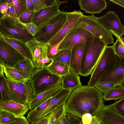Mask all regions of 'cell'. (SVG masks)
Instances as JSON below:
<instances>
[{"label": "cell", "instance_id": "484cf974", "mask_svg": "<svg viewBox=\"0 0 124 124\" xmlns=\"http://www.w3.org/2000/svg\"><path fill=\"white\" fill-rule=\"evenodd\" d=\"M67 112L65 104L58 107L47 115L48 118L49 124H58Z\"/></svg>", "mask_w": 124, "mask_h": 124}, {"label": "cell", "instance_id": "60d3db41", "mask_svg": "<svg viewBox=\"0 0 124 124\" xmlns=\"http://www.w3.org/2000/svg\"><path fill=\"white\" fill-rule=\"evenodd\" d=\"M0 17L18 19L14 5L11 0H8V8L6 15L4 16Z\"/></svg>", "mask_w": 124, "mask_h": 124}, {"label": "cell", "instance_id": "9c48e42d", "mask_svg": "<svg viewBox=\"0 0 124 124\" xmlns=\"http://www.w3.org/2000/svg\"><path fill=\"white\" fill-rule=\"evenodd\" d=\"M94 36L89 31L81 28L72 29L61 42L59 50L60 51L66 49L71 50L78 44L91 42Z\"/></svg>", "mask_w": 124, "mask_h": 124}, {"label": "cell", "instance_id": "7c38bea8", "mask_svg": "<svg viewBox=\"0 0 124 124\" xmlns=\"http://www.w3.org/2000/svg\"><path fill=\"white\" fill-rule=\"evenodd\" d=\"M83 14L79 10L67 12L66 22L59 32L48 42L49 44L51 46H53L62 41L72 29Z\"/></svg>", "mask_w": 124, "mask_h": 124}, {"label": "cell", "instance_id": "836d02e7", "mask_svg": "<svg viewBox=\"0 0 124 124\" xmlns=\"http://www.w3.org/2000/svg\"><path fill=\"white\" fill-rule=\"evenodd\" d=\"M36 12L34 10L32 11L27 9L18 18L19 20L22 23L27 24L32 22L34 16Z\"/></svg>", "mask_w": 124, "mask_h": 124}, {"label": "cell", "instance_id": "7dc6e473", "mask_svg": "<svg viewBox=\"0 0 124 124\" xmlns=\"http://www.w3.org/2000/svg\"><path fill=\"white\" fill-rule=\"evenodd\" d=\"M33 124H49L48 116L47 115L42 117Z\"/></svg>", "mask_w": 124, "mask_h": 124}, {"label": "cell", "instance_id": "2e32d148", "mask_svg": "<svg viewBox=\"0 0 124 124\" xmlns=\"http://www.w3.org/2000/svg\"><path fill=\"white\" fill-rule=\"evenodd\" d=\"M86 46V42L80 43L74 46L71 50L70 68L73 74L80 75Z\"/></svg>", "mask_w": 124, "mask_h": 124}, {"label": "cell", "instance_id": "b9f144b4", "mask_svg": "<svg viewBox=\"0 0 124 124\" xmlns=\"http://www.w3.org/2000/svg\"><path fill=\"white\" fill-rule=\"evenodd\" d=\"M53 97L48 99L35 108L31 110L27 113L28 114L33 113L39 112L43 110L49 104Z\"/></svg>", "mask_w": 124, "mask_h": 124}, {"label": "cell", "instance_id": "9f6ffc18", "mask_svg": "<svg viewBox=\"0 0 124 124\" xmlns=\"http://www.w3.org/2000/svg\"></svg>", "mask_w": 124, "mask_h": 124}, {"label": "cell", "instance_id": "6da1fadb", "mask_svg": "<svg viewBox=\"0 0 124 124\" xmlns=\"http://www.w3.org/2000/svg\"><path fill=\"white\" fill-rule=\"evenodd\" d=\"M102 93L95 86H82L73 90L65 104L67 111L81 119L88 113L97 116L104 104Z\"/></svg>", "mask_w": 124, "mask_h": 124}, {"label": "cell", "instance_id": "8fae6325", "mask_svg": "<svg viewBox=\"0 0 124 124\" xmlns=\"http://www.w3.org/2000/svg\"><path fill=\"white\" fill-rule=\"evenodd\" d=\"M58 0L40 11L36 13L32 22L38 27V32L45 27L61 12L59 7L62 3Z\"/></svg>", "mask_w": 124, "mask_h": 124}, {"label": "cell", "instance_id": "277c9868", "mask_svg": "<svg viewBox=\"0 0 124 124\" xmlns=\"http://www.w3.org/2000/svg\"><path fill=\"white\" fill-rule=\"evenodd\" d=\"M0 35L25 42L34 39L18 19L10 18L0 17Z\"/></svg>", "mask_w": 124, "mask_h": 124}, {"label": "cell", "instance_id": "d6a6232c", "mask_svg": "<svg viewBox=\"0 0 124 124\" xmlns=\"http://www.w3.org/2000/svg\"><path fill=\"white\" fill-rule=\"evenodd\" d=\"M14 6L18 18L27 9L26 0H11Z\"/></svg>", "mask_w": 124, "mask_h": 124}, {"label": "cell", "instance_id": "d6986e66", "mask_svg": "<svg viewBox=\"0 0 124 124\" xmlns=\"http://www.w3.org/2000/svg\"><path fill=\"white\" fill-rule=\"evenodd\" d=\"M78 2L81 9L92 15L101 13L107 5L105 0H79Z\"/></svg>", "mask_w": 124, "mask_h": 124}, {"label": "cell", "instance_id": "e0dca14e", "mask_svg": "<svg viewBox=\"0 0 124 124\" xmlns=\"http://www.w3.org/2000/svg\"><path fill=\"white\" fill-rule=\"evenodd\" d=\"M62 89L61 80L54 86L38 94L35 95L29 101L28 106L30 110L34 109L48 99L56 95Z\"/></svg>", "mask_w": 124, "mask_h": 124}, {"label": "cell", "instance_id": "4316f807", "mask_svg": "<svg viewBox=\"0 0 124 124\" xmlns=\"http://www.w3.org/2000/svg\"><path fill=\"white\" fill-rule=\"evenodd\" d=\"M3 68L5 76L8 79L13 81L23 82L26 79L21 76L13 67L0 63Z\"/></svg>", "mask_w": 124, "mask_h": 124}, {"label": "cell", "instance_id": "11a10c76", "mask_svg": "<svg viewBox=\"0 0 124 124\" xmlns=\"http://www.w3.org/2000/svg\"><path fill=\"white\" fill-rule=\"evenodd\" d=\"M80 124H82V122Z\"/></svg>", "mask_w": 124, "mask_h": 124}, {"label": "cell", "instance_id": "603a6c76", "mask_svg": "<svg viewBox=\"0 0 124 124\" xmlns=\"http://www.w3.org/2000/svg\"><path fill=\"white\" fill-rule=\"evenodd\" d=\"M13 67L21 76L26 79H29L35 69L32 62L25 58Z\"/></svg>", "mask_w": 124, "mask_h": 124}, {"label": "cell", "instance_id": "ab89813d", "mask_svg": "<svg viewBox=\"0 0 124 124\" xmlns=\"http://www.w3.org/2000/svg\"><path fill=\"white\" fill-rule=\"evenodd\" d=\"M53 61V60L46 57L34 61L32 62V63L35 69H36L42 68L47 67Z\"/></svg>", "mask_w": 124, "mask_h": 124}, {"label": "cell", "instance_id": "ffe728a7", "mask_svg": "<svg viewBox=\"0 0 124 124\" xmlns=\"http://www.w3.org/2000/svg\"><path fill=\"white\" fill-rule=\"evenodd\" d=\"M0 109L12 113L16 117L23 116L29 110L28 105L21 104L11 100H0Z\"/></svg>", "mask_w": 124, "mask_h": 124}, {"label": "cell", "instance_id": "7402d4cb", "mask_svg": "<svg viewBox=\"0 0 124 124\" xmlns=\"http://www.w3.org/2000/svg\"><path fill=\"white\" fill-rule=\"evenodd\" d=\"M0 40L9 44L20 53L25 58L32 62V55L25 42L16 39L0 35Z\"/></svg>", "mask_w": 124, "mask_h": 124}, {"label": "cell", "instance_id": "816d5d0a", "mask_svg": "<svg viewBox=\"0 0 124 124\" xmlns=\"http://www.w3.org/2000/svg\"><path fill=\"white\" fill-rule=\"evenodd\" d=\"M66 114L63 116L58 124H69Z\"/></svg>", "mask_w": 124, "mask_h": 124}, {"label": "cell", "instance_id": "74e56055", "mask_svg": "<svg viewBox=\"0 0 124 124\" xmlns=\"http://www.w3.org/2000/svg\"><path fill=\"white\" fill-rule=\"evenodd\" d=\"M111 108L124 117V98L109 105Z\"/></svg>", "mask_w": 124, "mask_h": 124}, {"label": "cell", "instance_id": "4dcf8cb0", "mask_svg": "<svg viewBox=\"0 0 124 124\" xmlns=\"http://www.w3.org/2000/svg\"><path fill=\"white\" fill-rule=\"evenodd\" d=\"M71 50L66 49L60 50L56 55L53 61L63 63L70 68Z\"/></svg>", "mask_w": 124, "mask_h": 124}, {"label": "cell", "instance_id": "e575fe53", "mask_svg": "<svg viewBox=\"0 0 124 124\" xmlns=\"http://www.w3.org/2000/svg\"><path fill=\"white\" fill-rule=\"evenodd\" d=\"M16 116L13 114L0 109V124H5L12 120Z\"/></svg>", "mask_w": 124, "mask_h": 124}, {"label": "cell", "instance_id": "ba28073f", "mask_svg": "<svg viewBox=\"0 0 124 124\" xmlns=\"http://www.w3.org/2000/svg\"><path fill=\"white\" fill-rule=\"evenodd\" d=\"M66 12L63 10L45 27L37 32L34 39L47 43L60 30L66 22Z\"/></svg>", "mask_w": 124, "mask_h": 124}, {"label": "cell", "instance_id": "db71d44e", "mask_svg": "<svg viewBox=\"0 0 124 124\" xmlns=\"http://www.w3.org/2000/svg\"><path fill=\"white\" fill-rule=\"evenodd\" d=\"M121 38V39L123 41V42H124V38Z\"/></svg>", "mask_w": 124, "mask_h": 124}, {"label": "cell", "instance_id": "f546056e", "mask_svg": "<svg viewBox=\"0 0 124 124\" xmlns=\"http://www.w3.org/2000/svg\"><path fill=\"white\" fill-rule=\"evenodd\" d=\"M16 82L27 98L29 102L35 95L34 90L30 79H26L23 82Z\"/></svg>", "mask_w": 124, "mask_h": 124}, {"label": "cell", "instance_id": "f35d334b", "mask_svg": "<svg viewBox=\"0 0 124 124\" xmlns=\"http://www.w3.org/2000/svg\"><path fill=\"white\" fill-rule=\"evenodd\" d=\"M61 42L53 46H51L49 44L47 49V57L48 58L53 60L57 54L60 51L59 50V47Z\"/></svg>", "mask_w": 124, "mask_h": 124}, {"label": "cell", "instance_id": "7bdbcfd3", "mask_svg": "<svg viewBox=\"0 0 124 124\" xmlns=\"http://www.w3.org/2000/svg\"><path fill=\"white\" fill-rule=\"evenodd\" d=\"M23 24L30 34L33 37L36 35L38 32V27L34 23L32 22L28 23Z\"/></svg>", "mask_w": 124, "mask_h": 124}, {"label": "cell", "instance_id": "ac0fdd59", "mask_svg": "<svg viewBox=\"0 0 124 124\" xmlns=\"http://www.w3.org/2000/svg\"><path fill=\"white\" fill-rule=\"evenodd\" d=\"M31 53L32 62L47 57V49L48 43H46L35 39L25 42Z\"/></svg>", "mask_w": 124, "mask_h": 124}, {"label": "cell", "instance_id": "bcb514c9", "mask_svg": "<svg viewBox=\"0 0 124 124\" xmlns=\"http://www.w3.org/2000/svg\"><path fill=\"white\" fill-rule=\"evenodd\" d=\"M92 116L91 114L87 113L84 114L81 119L82 124H88L91 122Z\"/></svg>", "mask_w": 124, "mask_h": 124}, {"label": "cell", "instance_id": "f1b7e54d", "mask_svg": "<svg viewBox=\"0 0 124 124\" xmlns=\"http://www.w3.org/2000/svg\"><path fill=\"white\" fill-rule=\"evenodd\" d=\"M0 100H11L8 88L4 77L3 68L0 67Z\"/></svg>", "mask_w": 124, "mask_h": 124}, {"label": "cell", "instance_id": "1f68e13d", "mask_svg": "<svg viewBox=\"0 0 124 124\" xmlns=\"http://www.w3.org/2000/svg\"><path fill=\"white\" fill-rule=\"evenodd\" d=\"M55 0H32L36 13L54 3Z\"/></svg>", "mask_w": 124, "mask_h": 124}, {"label": "cell", "instance_id": "3957f363", "mask_svg": "<svg viewBox=\"0 0 124 124\" xmlns=\"http://www.w3.org/2000/svg\"><path fill=\"white\" fill-rule=\"evenodd\" d=\"M93 15L85 16L83 15L72 29L81 28L89 31L95 36L103 42L106 46L114 43L112 34L108 30L99 23Z\"/></svg>", "mask_w": 124, "mask_h": 124}, {"label": "cell", "instance_id": "f6af8a7d", "mask_svg": "<svg viewBox=\"0 0 124 124\" xmlns=\"http://www.w3.org/2000/svg\"><path fill=\"white\" fill-rule=\"evenodd\" d=\"M8 0H0V17L4 16L6 14L8 8Z\"/></svg>", "mask_w": 124, "mask_h": 124}, {"label": "cell", "instance_id": "c3c4849f", "mask_svg": "<svg viewBox=\"0 0 124 124\" xmlns=\"http://www.w3.org/2000/svg\"><path fill=\"white\" fill-rule=\"evenodd\" d=\"M26 1L27 8L31 10H34V8L32 0H26Z\"/></svg>", "mask_w": 124, "mask_h": 124}, {"label": "cell", "instance_id": "9a60e30c", "mask_svg": "<svg viewBox=\"0 0 124 124\" xmlns=\"http://www.w3.org/2000/svg\"><path fill=\"white\" fill-rule=\"evenodd\" d=\"M97 117L100 124H124V117L109 105L104 104L100 109Z\"/></svg>", "mask_w": 124, "mask_h": 124}, {"label": "cell", "instance_id": "5bb4252c", "mask_svg": "<svg viewBox=\"0 0 124 124\" xmlns=\"http://www.w3.org/2000/svg\"><path fill=\"white\" fill-rule=\"evenodd\" d=\"M24 58L11 46L0 40V63L14 67Z\"/></svg>", "mask_w": 124, "mask_h": 124}, {"label": "cell", "instance_id": "ee69618b", "mask_svg": "<svg viewBox=\"0 0 124 124\" xmlns=\"http://www.w3.org/2000/svg\"><path fill=\"white\" fill-rule=\"evenodd\" d=\"M28 121L25 116L16 117L12 120L5 124H29Z\"/></svg>", "mask_w": 124, "mask_h": 124}, {"label": "cell", "instance_id": "4fadbf2b", "mask_svg": "<svg viewBox=\"0 0 124 124\" xmlns=\"http://www.w3.org/2000/svg\"><path fill=\"white\" fill-rule=\"evenodd\" d=\"M97 21L109 31L111 30L121 38L124 35V26L117 14L113 11H108L105 15L96 17Z\"/></svg>", "mask_w": 124, "mask_h": 124}, {"label": "cell", "instance_id": "d590c367", "mask_svg": "<svg viewBox=\"0 0 124 124\" xmlns=\"http://www.w3.org/2000/svg\"><path fill=\"white\" fill-rule=\"evenodd\" d=\"M113 46L116 54L120 58L124 59V47L121 41L116 38Z\"/></svg>", "mask_w": 124, "mask_h": 124}, {"label": "cell", "instance_id": "7a4b0ae2", "mask_svg": "<svg viewBox=\"0 0 124 124\" xmlns=\"http://www.w3.org/2000/svg\"><path fill=\"white\" fill-rule=\"evenodd\" d=\"M106 46L105 43L95 36L92 41L86 42L80 75L85 77L91 74Z\"/></svg>", "mask_w": 124, "mask_h": 124}, {"label": "cell", "instance_id": "cb8c5ba5", "mask_svg": "<svg viewBox=\"0 0 124 124\" xmlns=\"http://www.w3.org/2000/svg\"><path fill=\"white\" fill-rule=\"evenodd\" d=\"M61 77L62 82V88L73 90L82 86L80 76L73 73L70 71Z\"/></svg>", "mask_w": 124, "mask_h": 124}, {"label": "cell", "instance_id": "30bf717a", "mask_svg": "<svg viewBox=\"0 0 124 124\" xmlns=\"http://www.w3.org/2000/svg\"><path fill=\"white\" fill-rule=\"evenodd\" d=\"M116 54L113 46H106L96 66L91 74L87 85L94 86Z\"/></svg>", "mask_w": 124, "mask_h": 124}, {"label": "cell", "instance_id": "44dd1931", "mask_svg": "<svg viewBox=\"0 0 124 124\" xmlns=\"http://www.w3.org/2000/svg\"><path fill=\"white\" fill-rule=\"evenodd\" d=\"M8 85L11 100L19 103L28 105V100L17 83L7 78L4 75Z\"/></svg>", "mask_w": 124, "mask_h": 124}, {"label": "cell", "instance_id": "8d00e7d4", "mask_svg": "<svg viewBox=\"0 0 124 124\" xmlns=\"http://www.w3.org/2000/svg\"><path fill=\"white\" fill-rule=\"evenodd\" d=\"M101 92L104 93L116 85L111 82H105L96 84L95 86Z\"/></svg>", "mask_w": 124, "mask_h": 124}, {"label": "cell", "instance_id": "681fc988", "mask_svg": "<svg viewBox=\"0 0 124 124\" xmlns=\"http://www.w3.org/2000/svg\"><path fill=\"white\" fill-rule=\"evenodd\" d=\"M110 1L124 8V0H110Z\"/></svg>", "mask_w": 124, "mask_h": 124}, {"label": "cell", "instance_id": "5b68a950", "mask_svg": "<svg viewBox=\"0 0 124 124\" xmlns=\"http://www.w3.org/2000/svg\"><path fill=\"white\" fill-rule=\"evenodd\" d=\"M29 79L35 95L41 93L54 86L61 80L60 77L51 73L47 67L35 69Z\"/></svg>", "mask_w": 124, "mask_h": 124}, {"label": "cell", "instance_id": "f5cc1de1", "mask_svg": "<svg viewBox=\"0 0 124 124\" xmlns=\"http://www.w3.org/2000/svg\"><path fill=\"white\" fill-rule=\"evenodd\" d=\"M119 86H121L124 89V80L120 83Z\"/></svg>", "mask_w": 124, "mask_h": 124}, {"label": "cell", "instance_id": "8992f818", "mask_svg": "<svg viewBox=\"0 0 124 124\" xmlns=\"http://www.w3.org/2000/svg\"><path fill=\"white\" fill-rule=\"evenodd\" d=\"M124 80V59L116 54L100 78L97 84L111 82L119 86Z\"/></svg>", "mask_w": 124, "mask_h": 124}, {"label": "cell", "instance_id": "52a82bcc", "mask_svg": "<svg viewBox=\"0 0 124 124\" xmlns=\"http://www.w3.org/2000/svg\"><path fill=\"white\" fill-rule=\"evenodd\" d=\"M73 90L62 88L53 97L50 103L45 108L39 112L29 114L28 117L30 121L33 124L58 107L65 104Z\"/></svg>", "mask_w": 124, "mask_h": 124}, {"label": "cell", "instance_id": "83f0119b", "mask_svg": "<svg viewBox=\"0 0 124 124\" xmlns=\"http://www.w3.org/2000/svg\"><path fill=\"white\" fill-rule=\"evenodd\" d=\"M124 98V89L120 86H116L103 93V99L105 101L117 100Z\"/></svg>", "mask_w": 124, "mask_h": 124}, {"label": "cell", "instance_id": "f907efd6", "mask_svg": "<svg viewBox=\"0 0 124 124\" xmlns=\"http://www.w3.org/2000/svg\"><path fill=\"white\" fill-rule=\"evenodd\" d=\"M88 124H100V123L98 117L94 116L92 117L91 122Z\"/></svg>", "mask_w": 124, "mask_h": 124}, {"label": "cell", "instance_id": "d4e9b609", "mask_svg": "<svg viewBox=\"0 0 124 124\" xmlns=\"http://www.w3.org/2000/svg\"><path fill=\"white\" fill-rule=\"evenodd\" d=\"M47 68L52 73L60 77L70 71V68L68 66L58 62L53 61Z\"/></svg>", "mask_w": 124, "mask_h": 124}]
</instances>
